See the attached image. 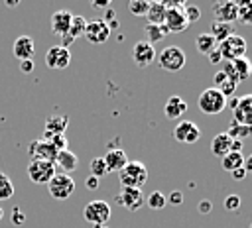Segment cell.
I'll use <instances>...</instances> for the list:
<instances>
[{"label":"cell","mask_w":252,"mask_h":228,"mask_svg":"<svg viewBox=\"0 0 252 228\" xmlns=\"http://www.w3.org/2000/svg\"><path fill=\"white\" fill-rule=\"evenodd\" d=\"M118 179L122 187L130 189H142L148 181V169L142 161H128L122 171H118Z\"/></svg>","instance_id":"6da1fadb"},{"label":"cell","mask_w":252,"mask_h":228,"mask_svg":"<svg viewBox=\"0 0 252 228\" xmlns=\"http://www.w3.org/2000/svg\"><path fill=\"white\" fill-rule=\"evenodd\" d=\"M197 106L203 114H220L226 108V96H222V92L219 88L211 86L199 94Z\"/></svg>","instance_id":"7a4b0ae2"},{"label":"cell","mask_w":252,"mask_h":228,"mask_svg":"<svg viewBox=\"0 0 252 228\" xmlns=\"http://www.w3.org/2000/svg\"><path fill=\"white\" fill-rule=\"evenodd\" d=\"M158 63L163 71H169V73H175V71H181L187 63V57L183 53V49L179 45H169V47H163L159 57H158Z\"/></svg>","instance_id":"3957f363"},{"label":"cell","mask_w":252,"mask_h":228,"mask_svg":"<svg viewBox=\"0 0 252 228\" xmlns=\"http://www.w3.org/2000/svg\"><path fill=\"white\" fill-rule=\"evenodd\" d=\"M217 49L220 51L222 61H234V59L246 57V39L242 35L232 33L230 37H226L224 41H220L217 45Z\"/></svg>","instance_id":"277c9868"},{"label":"cell","mask_w":252,"mask_h":228,"mask_svg":"<svg viewBox=\"0 0 252 228\" xmlns=\"http://www.w3.org/2000/svg\"><path fill=\"white\" fill-rule=\"evenodd\" d=\"M47 191L53 199L57 200H65L69 199L73 193H75V181L71 175H65V173H55L51 177V181L47 183Z\"/></svg>","instance_id":"5b68a950"},{"label":"cell","mask_w":252,"mask_h":228,"mask_svg":"<svg viewBox=\"0 0 252 228\" xmlns=\"http://www.w3.org/2000/svg\"><path fill=\"white\" fill-rule=\"evenodd\" d=\"M55 173H57L55 171V163H51V161L32 159L30 165H28V177L35 185H47Z\"/></svg>","instance_id":"8992f818"},{"label":"cell","mask_w":252,"mask_h":228,"mask_svg":"<svg viewBox=\"0 0 252 228\" xmlns=\"http://www.w3.org/2000/svg\"><path fill=\"white\" fill-rule=\"evenodd\" d=\"M83 216L89 224L96 226H104L106 220L110 218V204L106 200H91L85 208H83Z\"/></svg>","instance_id":"52a82bcc"},{"label":"cell","mask_w":252,"mask_h":228,"mask_svg":"<svg viewBox=\"0 0 252 228\" xmlns=\"http://www.w3.org/2000/svg\"><path fill=\"white\" fill-rule=\"evenodd\" d=\"M165 18H163V28L167 29V33H181L189 28L185 16H183V10L177 8V6H171L165 2Z\"/></svg>","instance_id":"ba28073f"},{"label":"cell","mask_w":252,"mask_h":228,"mask_svg":"<svg viewBox=\"0 0 252 228\" xmlns=\"http://www.w3.org/2000/svg\"><path fill=\"white\" fill-rule=\"evenodd\" d=\"M173 138L179 143H195L201 138V130L195 122L191 120H181L177 122V126L173 128Z\"/></svg>","instance_id":"9c48e42d"},{"label":"cell","mask_w":252,"mask_h":228,"mask_svg":"<svg viewBox=\"0 0 252 228\" xmlns=\"http://www.w3.org/2000/svg\"><path fill=\"white\" fill-rule=\"evenodd\" d=\"M57 149L47 142V140H33L30 145H28V155L32 159H41V161H51L55 163V157H57Z\"/></svg>","instance_id":"30bf717a"},{"label":"cell","mask_w":252,"mask_h":228,"mask_svg":"<svg viewBox=\"0 0 252 228\" xmlns=\"http://www.w3.org/2000/svg\"><path fill=\"white\" fill-rule=\"evenodd\" d=\"M114 200H116V202H120L126 210H132V212H134V210L142 208V204H144V193H142V189L122 187Z\"/></svg>","instance_id":"8fae6325"},{"label":"cell","mask_w":252,"mask_h":228,"mask_svg":"<svg viewBox=\"0 0 252 228\" xmlns=\"http://www.w3.org/2000/svg\"><path fill=\"white\" fill-rule=\"evenodd\" d=\"M132 59H134V63L140 69H144V67H148V65L154 63V59H156V47L152 43L144 41V39L142 41H136L134 47H132Z\"/></svg>","instance_id":"7c38bea8"},{"label":"cell","mask_w":252,"mask_h":228,"mask_svg":"<svg viewBox=\"0 0 252 228\" xmlns=\"http://www.w3.org/2000/svg\"><path fill=\"white\" fill-rule=\"evenodd\" d=\"M71 63V51L63 45H53L45 53V65L49 69H65Z\"/></svg>","instance_id":"4fadbf2b"},{"label":"cell","mask_w":252,"mask_h":228,"mask_svg":"<svg viewBox=\"0 0 252 228\" xmlns=\"http://www.w3.org/2000/svg\"><path fill=\"white\" fill-rule=\"evenodd\" d=\"M89 43H104L108 37H110V28L102 22V20H94V22H87V28H85V33Z\"/></svg>","instance_id":"5bb4252c"},{"label":"cell","mask_w":252,"mask_h":228,"mask_svg":"<svg viewBox=\"0 0 252 228\" xmlns=\"http://www.w3.org/2000/svg\"><path fill=\"white\" fill-rule=\"evenodd\" d=\"M232 120L252 128V94H246L242 98H238V104L232 110Z\"/></svg>","instance_id":"9a60e30c"},{"label":"cell","mask_w":252,"mask_h":228,"mask_svg":"<svg viewBox=\"0 0 252 228\" xmlns=\"http://www.w3.org/2000/svg\"><path fill=\"white\" fill-rule=\"evenodd\" d=\"M213 14H215V22H222V24H232L238 20V8L234 2H217L213 6Z\"/></svg>","instance_id":"2e32d148"},{"label":"cell","mask_w":252,"mask_h":228,"mask_svg":"<svg viewBox=\"0 0 252 228\" xmlns=\"http://www.w3.org/2000/svg\"><path fill=\"white\" fill-rule=\"evenodd\" d=\"M71 18H73V14L69 10H57V12H53V16H51V31L55 35H59V37L67 35L69 26H71Z\"/></svg>","instance_id":"e0dca14e"},{"label":"cell","mask_w":252,"mask_h":228,"mask_svg":"<svg viewBox=\"0 0 252 228\" xmlns=\"http://www.w3.org/2000/svg\"><path fill=\"white\" fill-rule=\"evenodd\" d=\"M69 124V118L63 116V114H53L45 120V132H43V138L41 140H49L51 136H59V134H65V128Z\"/></svg>","instance_id":"ac0fdd59"},{"label":"cell","mask_w":252,"mask_h":228,"mask_svg":"<svg viewBox=\"0 0 252 228\" xmlns=\"http://www.w3.org/2000/svg\"><path fill=\"white\" fill-rule=\"evenodd\" d=\"M12 51H14V55H16L20 61H26V59H32V57H33V53H35V43H33V39H32L30 35H20V37H16Z\"/></svg>","instance_id":"d6986e66"},{"label":"cell","mask_w":252,"mask_h":228,"mask_svg":"<svg viewBox=\"0 0 252 228\" xmlns=\"http://www.w3.org/2000/svg\"><path fill=\"white\" fill-rule=\"evenodd\" d=\"M185 112H187V102L181 96L173 94V96L167 98V102L163 106V114H165L167 120H179Z\"/></svg>","instance_id":"ffe728a7"},{"label":"cell","mask_w":252,"mask_h":228,"mask_svg":"<svg viewBox=\"0 0 252 228\" xmlns=\"http://www.w3.org/2000/svg\"><path fill=\"white\" fill-rule=\"evenodd\" d=\"M102 159H104V165H106L108 171H122L124 165L128 163V155H126V151L120 149V147L108 149V153H106Z\"/></svg>","instance_id":"44dd1931"},{"label":"cell","mask_w":252,"mask_h":228,"mask_svg":"<svg viewBox=\"0 0 252 228\" xmlns=\"http://www.w3.org/2000/svg\"><path fill=\"white\" fill-rule=\"evenodd\" d=\"M85 28H87V20H85L83 16H73V18H71L69 31H67V35H63V43H61V45L69 49V45H71L77 37H81V35L85 33Z\"/></svg>","instance_id":"7402d4cb"},{"label":"cell","mask_w":252,"mask_h":228,"mask_svg":"<svg viewBox=\"0 0 252 228\" xmlns=\"http://www.w3.org/2000/svg\"><path fill=\"white\" fill-rule=\"evenodd\" d=\"M165 2H150V8L146 12V20L152 26H163V18H165Z\"/></svg>","instance_id":"603a6c76"},{"label":"cell","mask_w":252,"mask_h":228,"mask_svg":"<svg viewBox=\"0 0 252 228\" xmlns=\"http://www.w3.org/2000/svg\"><path fill=\"white\" fill-rule=\"evenodd\" d=\"M55 165H59V167L65 171V175H69L71 171L77 169V165H79V157H77L73 151L63 149V151L57 153V157H55Z\"/></svg>","instance_id":"cb8c5ba5"},{"label":"cell","mask_w":252,"mask_h":228,"mask_svg":"<svg viewBox=\"0 0 252 228\" xmlns=\"http://www.w3.org/2000/svg\"><path fill=\"white\" fill-rule=\"evenodd\" d=\"M230 145H232V140L222 132V134H217L211 142V151L213 155L217 157H224L226 153H230Z\"/></svg>","instance_id":"d4e9b609"},{"label":"cell","mask_w":252,"mask_h":228,"mask_svg":"<svg viewBox=\"0 0 252 228\" xmlns=\"http://www.w3.org/2000/svg\"><path fill=\"white\" fill-rule=\"evenodd\" d=\"M215 88H219L220 92H222V96H226V98H230L234 92H236V86H238V83L236 81H232V79H228L226 75H222L220 71L215 75Z\"/></svg>","instance_id":"484cf974"},{"label":"cell","mask_w":252,"mask_h":228,"mask_svg":"<svg viewBox=\"0 0 252 228\" xmlns=\"http://www.w3.org/2000/svg\"><path fill=\"white\" fill-rule=\"evenodd\" d=\"M230 63H232V69H234V75H236L238 83L250 79V75H252V61L248 57H240V59H234Z\"/></svg>","instance_id":"4316f807"},{"label":"cell","mask_w":252,"mask_h":228,"mask_svg":"<svg viewBox=\"0 0 252 228\" xmlns=\"http://www.w3.org/2000/svg\"><path fill=\"white\" fill-rule=\"evenodd\" d=\"M220 165H222V169L228 171V173H232L234 169L242 167V165H244V155H242V151H230V153H226L224 157H220Z\"/></svg>","instance_id":"83f0119b"},{"label":"cell","mask_w":252,"mask_h":228,"mask_svg":"<svg viewBox=\"0 0 252 228\" xmlns=\"http://www.w3.org/2000/svg\"><path fill=\"white\" fill-rule=\"evenodd\" d=\"M211 35H213V39L217 41V45L220 43V41H224L226 37H230L232 35V24H222V22H213L211 24V31H209Z\"/></svg>","instance_id":"f1b7e54d"},{"label":"cell","mask_w":252,"mask_h":228,"mask_svg":"<svg viewBox=\"0 0 252 228\" xmlns=\"http://www.w3.org/2000/svg\"><path fill=\"white\" fill-rule=\"evenodd\" d=\"M195 47H197V51L201 53V55H209L215 47H217V41L213 39V35L209 33V31H205V33H199L197 37H195Z\"/></svg>","instance_id":"f546056e"},{"label":"cell","mask_w":252,"mask_h":228,"mask_svg":"<svg viewBox=\"0 0 252 228\" xmlns=\"http://www.w3.org/2000/svg\"><path fill=\"white\" fill-rule=\"evenodd\" d=\"M230 140H238V142H242L244 138H248L250 134H252V128H248V126H242V124H238V122H234V120H230V124H228V130L224 132Z\"/></svg>","instance_id":"4dcf8cb0"},{"label":"cell","mask_w":252,"mask_h":228,"mask_svg":"<svg viewBox=\"0 0 252 228\" xmlns=\"http://www.w3.org/2000/svg\"><path fill=\"white\" fill-rule=\"evenodd\" d=\"M165 35H167V29L163 26H152V24H148L146 26V39L144 41H148V43L154 45V43L161 41Z\"/></svg>","instance_id":"1f68e13d"},{"label":"cell","mask_w":252,"mask_h":228,"mask_svg":"<svg viewBox=\"0 0 252 228\" xmlns=\"http://www.w3.org/2000/svg\"><path fill=\"white\" fill-rule=\"evenodd\" d=\"M236 8H238V22L246 24V26H252V0H240V2H234Z\"/></svg>","instance_id":"d6a6232c"},{"label":"cell","mask_w":252,"mask_h":228,"mask_svg":"<svg viewBox=\"0 0 252 228\" xmlns=\"http://www.w3.org/2000/svg\"><path fill=\"white\" fill-rule=\"evenodd\" d=\"M146 204H148L152 210H159V208H163V206L167 204V200H165V195H163V193L154 191V193H150V195H148Z\"/></svg>","instance_id":"836d02e7"},{"label":"cell","mask_w":252,"mask_h":228,"mask_svg":"<svg viewBox=\"0 0 252 228\" xmlns=\"http://www.w3.org/2000/svg\"><path fill=\"white\" fill-rule=\"evenodd\" d=\"M12 195H14V185H12L10 177L4 171H0V200L10 199Z\"/></svg>","instance_id":"e575fe53"},{"label":"cell","mask_w":252,"mask_h":228,"mask_svg":"<svg viewBox=\"0 0 252 228\" xmlns=\"http://www.w3.org/2000/svg\"><path fill=\"white\" fill-rule=\"evenodd\" d=\"M89 167H91V175L96 177V179H100V177H104V175L108 173V169H106L102 157H94V159H91V165H89Z\"/></svg>","instance_id":"d590c367"},{"label":"cell","mask_w":252,"mask_h":228,"mask_svg":"<svg viewBox=\"0 0 252 228\" xmlns=\"http://www.w3.org/2000/svg\"><path fill=\"white\" fill-rule=\"evenodd\" d=\"M148 8H150V2L148 0H132L130 4H128V10L134 14V16H146V12H148Z\"/></svg>","instance_id":"8d00e7d4"},{"label":"cell","mask_w":252,"mask_h":228,"mask_svg":"<svg viewBox=\"0 0 252 228\" xmlns=\"http://www.w3.org/2000/svg\"><path fill=\"white\" fill-rule=\"evenodd\" d=\"M183 16H185L187 24H193V22H197V20L201 18V10H199L197 6H189V4H185V8H183Z\"/></svg>","instance_id":"74e56055"},{"label":"cell","mask_w":252,"mask_h":228,"mask_svg":"<svg viewBox=\"0 0 252 228\" xmlns=\"http://www.w3.org/2000/svg\"><path fill=\"white\" fill-rule=\"evenodd\" d=\"M240 202H242V200H240V197H238V195H226L222 204H224V208H226L228 212H234V210H238V208H240Z\"/></svg>","instance_id":"f35d334b"},{"label":"cell","mask_w":252,"mask_h":228,"mask_svg":"<svg viewBox=\"0 0 252 228\" xmlns=\"http://www.w3.org/2000/svg\"><path fill=\"white\" fill-rule=\"evenodd\" d=\"M57 151H63V149H67V138H65V134H59V136H51L49 140H47Z\"/></svg>","instance_id":"ab89813d"},{"label":"cell","mask_w":252,"mask_h":228,"mask_svg":"<svg viewBox=\"0 0 252 228\" xmlns=\"http://www.w3.org/2000/svg\"><path fill=\"white\" fill-rule=\"evenodd\" d=\"M165 200H167L169 204L177 206V204H181V202H183V195H181L179 191H171V195H169V197H165Z\"/></svg>","instance_id":"60d3db41"},{"label":"cell","mask_w":252,"mask_h":228,"mask_svg":"<svg viewBox=\"0 0 252 228\" xmlns=\"http://www.w3.org/2000/svg\"><path fill=\"white\" fill-rule=\"evenodd\" d=\"M207 59H209V63H211V65H217V63H222V57H220V51H219L217 47H215V49H213V51H211V53L207 55Z\"/></svg>","instance_id":"b9f144b4"},{"label":"cell","mask_w":252,"mask_h":228,"mask_svg":"<svg viewBox=\"0 0 252 228\" xmlns=\"http://www.w3.org/2000/svg\"><path fill=\"white\" fill-rule=\"evenodd\" d=\"M14 224L16 226H20V224H24V220H26V216H24V212H22V208L20 206H14Z\"/></svg>","instance_id":"7bdbcfd3"},{"label":"cell","mask_w":252,"mask_h":228,"mask_svg":"<svg viewBox=\"0 0 252 228\" xmlns=\"http://www.w3.org/2000/svg\"><path fill=\"white\" fill-rule=\"evenodd\" d=\"M85 187H87L89 191H96V189H98V179L93 177V175H89V177L85 179Z\"/></svg>","instance_id":"ee69618b"},{"label":"cell","mask_w":252,"mask_h":228,"mask_svg":"<svg viewBox=\"0 0 252 228\" xmlns=\"http://www.w3.org/2000/svg\"><path fill=\"white\" fill-rule=\"evenodd\" d=\"M20 71H22V73H32V71H33V59L20 61Z\"/></svg>","instance_id":"f6af8a7d"},{"label":"cell","mask_w":252,"mask_h":228,"mask_svg":"<svg viewBox=\"0 0 252 228\" xmlns=\"http://www.w3.org/2000/svg\"><path fill=\"white\" fill-rule=\"evenodd\" d=\"M230 175H232L234 181H242V179L246 177V169H244V167H238V169H234Z\"/></svg>","instance_id":"bcb514c9"},{"label":"cell","mask_w":252,"mask_h":228,"mask_svg":"<svg viewBox=\"0 0 252 228\" xmlns=\"http://www.w3.org/2000/svg\"><path fill=\"white\" fill-rule=\"evenodd\" d=\"M211 210H213L211 200H201V202H199V212H201V214H207V212H211Z\"/></svg>","instance_id":"7dc6e473"},{"label":"cell","mask_w":252,"mask_h":228,"mask_svg":"<svg viewBox=\"0 0 252 228\" xmlns=\"http://www.w3.org/2000/svg\"><path fill=\"white\" fill-rule=\"evenodd\" d=\"M91 6L93 8H98V10H108L110 8V2L108 0H100V2H93Z\"/></svg>","instance_id":"c3c4849f"},{"label":"cell","mask_w":252,"mask_h":228,"mask_svg":"<svg viewBox=\"0 0 252 228\" xmlns=\"http://www.w3.org/2000/svg\"><path fill=\"white\" fill-rule=\"evenodd\" d=\"M242 167L246 169V173H248V171H252V155H250L248 159H244V165H242Z\"/></svg>","instance_id":"681fc988"},{"label":"cell","mask_w":252,"mask_h":228,"mask_svg":"<svg viewBox=\"0 0 252 228\" xmlns=\"http://www.w3.org/2000/svg\"><path fill=\"white\" fill-rule=\"evenodd\" d=\"M6 6H18V2H16V0H8Z\"/></svg>","instance_id":"f907efd6"},{"label":"cell","mask_w":252,"mask_h":228,"mask_svg":"<svg viewBox=\"0 0 252 228\" xmlns=\"http://www.w3.org/2000/svg\"><path fill=\"white\" fill-rule=\"evenodd\" d=\"M2 216H4V210H2V206H0V220H2Z\"/></svg>","instance_id":"816d5d0a"},{"label":"cell","mask_w":252,"mask_h":228,"mask_svg":"<svg viewBox=\"0 0 252 228\" xmlns=\"http://www.w3.org/2000/svg\"><path fill=\"white\" fill-rule=\"evenodd\" d=\"M96 228H108V226H106V224H104V226H96Z\"/></svg>","instance_id":"f5cc1de1"},{"label":"cell","mask_w":252,"mask_h":228,"mask_svg":"<svg viewBox=\"0 0 252 228\" xmlns=\"http://www.w3.org/2000/svg\"><path fill=\"white\" fill-rule=\"evenodd\" d=\"M250 228H252V224H250Z\"/></svg>","instance_id":"db71d44e"}]
</instances>
